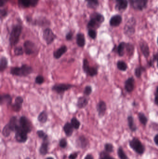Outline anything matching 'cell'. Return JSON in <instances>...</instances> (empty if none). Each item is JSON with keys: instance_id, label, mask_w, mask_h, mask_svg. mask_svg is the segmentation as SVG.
<instances>
[{"instance_id": "obj_6", "label": "cell", "mask_w": 158, "mask_h": 159, "mask_svg": "<svg viewBox=\"0 0 158 159\" xmlns=\"http://www.w3.org/2000/svg\"><path fill=\"white\" fill-rule=\"evenodd\" d=\"M83 70L89 76H94L98 74L97 69L94 67H92L89 65L88 61L86 59H84L83 61V66H82Z\"/></svg>"}, {"instance_id": "obj_29", "label": "cell", "mask_w": 158, "mask_h": 159, "mask_svg": "<svg viewBox=\"0 0 158 159\" xmlns=\"http://www.w3.org/2000/svg\"><path fill=\"white\" fill-rule=\"evenodd\" d=\"M47 115L45 111H43L40 113L38 116V120L40 123H45L47 120Z\"/></svg>"}, {"instance_id": "obj_39", "label": "cell", "mask_w": 158, "mask_h": 159, "mask_svg": "<svg viewBox=\"0 0 158 159\" xmlns=\"http://www.w3.org/2000/svg\"><path fill=\"white\" fill-rule=\"evenodd\" d=\"M104 148L106 152L108 153H112L113 151V145L111 143H106L104 146Z\"/></svg>"}, {"instance_id": "obj_23", "label": "cell", "mask_w": 158, "mask_h": 159, "mask_svg": "<svg viewBox=\"0 0 158 159\" xmlns=\"http://www.w3.org/2000/svg\"><path fill=\"white\" fill-rule=\"evenodd\" d=\"M77 43L79 47H84L85 44V36L82 33H78L77 35Z\"/></svg>"}, {"instance_id": "obj_27", "label": "cell", "mask_w": 158, "mask_h": 159, "mask_svg": "<svg viewBox=\"0 0 158 159\" xmlns=\"http://www.w3.org/2000/svg\"><path fill=\"white\" fill-rule=\"evenodd\" d=\"M87 2V6L89 8L95 9L98 6V0H85Z\"/></svg>"}, {"instance_id": "obj_45", "label": "cell", "mask_w": 158, "mask_h": 159, "mask_svg": "<svg viewBox=\"0 0 158 159\" xmlns=\"http://www.w3.org/2000/svg\"><path fill=\"white\" fill-rule=\"evenodd\" d=\"M60 146L61 148H64L67 146V141L65 139H62L60 141Z\"/></svg>"}, {"instance_id": "obj_33", "label": "cell", "mask_w": 158, "mask_h": 159, "mask_svg": "<svg viewBox=\"0 0 158 159\" xmlns=\"http://www.w3.org/2000/svg\"><path fill=\"white\" fill-rule=\"evenodd\" d=\"M138 117L141 123L145 126L147 124V122H148V119H147L146 116H145L144 114L142 113H139Z\"/></svg>"}, {"instance_id": "obj_9", "label": "cell", "mask_w": 158, "mask_h": 159, "mask_svg": "<svg viewBox=\"0 0 158 159\" xmlns=\"http://www.w3.org/2000/svg\"><path fill=\"white\" fill-rule=\"evenodd\" d=\"M15 133L16 134L15 137L17 141L19 142H25L28 139L27 136L28 133L22 130L20 127V125H19L17 128L16 129Z\"/></svg>"}, {"instance_id": "obj_4", "label": "cell", "mask_w": 158, "mask_h": 159, "mask_svg": "<svg viewBox=\"0 0 158 159\" xmlns=\"http://www.w3.org/2000/svg\"><path fill=\"white\" fill-rule=\"evenodd\" d=\"M129 144L130 148L139 155H142L144 152V146L137 138H134L130 141Z\"/></svg>"}, {"instance_id": "obj_44", "label": "cell", "mask_w": 158, "mask_h": 159, "mask_svg": "<svg viewBox=\"0 0 158 159\" xmlns=\"http://www.w3.org/2000/svg\"><path fill=\"white\" fill-rule=\"evenodd\" d=\"M143 69L141 67L137 68L135 70V74L137 77H140L143 71Z\"/></svg>"}, {"instance_id": "obj_52", "label": "cell", "mask_w": 158, "mask_h": 159, "mask_svg": "<svg viewBox=\"0 0 158 159\" xmlns=\"http://www.w3.org/2000/svg\"><path fill=\"white\" fill-rule=\"evenodd\" d=\"M46 159H54L53 158H52V157H48V158H46Z\"/></svg>"}, {"instance_id": "obj_13", "label": "cell", "mask_w": 158, "mask_h": 159, "mask_svg": "<svg viewBox=\"0 0 158 159\" xmlns=\"http://www.w3.org/2000/svg\"><path fill=\"white\" fill-rule=\"evenodd\" d=\"M128 5V1L127 0H117L116 4V10L121 11H125Z\"/></svg>"}, {"instance_id": "obj_34", "label": "cell", "mask_w": 158, "mask_h": 159, "mask_svg": "<svg viewBox=\"0 0 158 159\" xmlns=\"http://www.w3.org/2000/svg\"><path fill=\"white\" fill-rule=\"evenodd\" d=\"M117 66L119 70L121 71H126L128 67L125 62L123 61H119L117 63Z\"/></svg>"}, {"instance_id": "obj_17", "label": "cell", "mask_w": 158, "mask_h": 159, "mask_svg": "<svg viewBox=\"0 0 158 159\" xmlns=\"http://www.w3.org/2000/svg\"><path fill=\"white\" fill-rule=\"evenodd\" d=\"M67 51V48L65 45L61 46L60 48H58L57 50L55 51L53 53V56L55 59H58Z\"/></svg>"}, {"instance_id": "obj_8", "label": "cell", "mask_w": 158, "mask_h": 159, "mask_svg": "<svg viewBox=\"0 0 158 159\" xmlns=\"http://www.w3.org/2000/svg\"><path fill=\"white\" fill-rule=\"evenodd\" d=\"M19 124L22 130L26 133H29L32 130V126L30 121L25 116L21 117L19 120Z\"/></svg>"}, {"instance_id": "obj_51", "label": "cell", "mask_w": 158, "mask_h": 159, "mask_svg": "<svg viewBox=\"0 0 158 159\" xmlns=\"http://www.w3.org/2000/svg\"><path fill=\"white\" fill-rule=\"evenodd\" d=\"M7 12H5V13H4V15H7ZM3 14H2V13H1V16H2V15H3Z\"/></svg>"}, {"instance_id": "obj_55", "label": "cell", "mask_w": 158, "mask_h": 159, "mask_svg": "<svg viewBox=\"0 0 158 159\" xmlns=\"http://www.w3.org/2000/svg\"></svg>"}, {"instance_id": "obj_35", "label": "cell", "mask_w": 158, "mask_h": 159, "mask_svg": "<svg viewBox=\"0 0 158 159\" xmlns=\"http://www.w3.org/2000/svg\"><path fill=\"white\" fill-rule=\"evenodd\" d=\"M12 131L11 128L9 127V125L8 124L5 126L4 127L3 130H2V134L5 136V137H8L10 134L11 132Z\"/></svg>"}, {"instance_id": "obj_16", "label": "cell", "mask_w": 158, "mask_h": 159, "mask_svg": "<svg viewBox=\"0 0 158 159\" xmlns=\"http://www.w3.org/2000/svg\"><path fill=\"white\" fill-rule=\"evenodd\" d=\"M122 18L120 15H115L111 17L109 21L110 26L112 27H117L121 23Z\"/></svg>"}, {"instance_id": "obj_50", "label": "cell", "mask_w": 158, "mask_h": 159, "mask_svg": "<svg viewBox=\"0 0 158 159\" xmlns=\"http://www.w3.org/2000/svg\"><path fill=\"white\" fill-rule=\"evenodd\" d=\"M155 103L158 106V95H157L155 97Z\"/></svg>"}, {"instance_id": "obj_36", "label": "cell", "mask_w": 158, "mask_h": 159, "mask_svg": "<svg viewBox=\"0 0 158 159\" xmlns=\"http://www.w3.org/2000/svg\"><path fill=\"white\" fill-rule=\"evenodd\" d=\"M71 124L72 126H73V127L76 129V130H78L79 128V127L80 126V123L79 122V120L75 118V117H73L72 118L71 120Z\"/></svg>"}, {"instance_id": "obj_53", "label": "cell", "mask_w": 158, "mask_h": 159, "mask_svg": "<svg viewBox=\"0 0 158 159\" xmlns=\"http://www.w3.org/2000/svg\"><path fill=\"white\" fill-rule=\"evenodd\" d=\"M157 93H158V88H157Z\"/></svg>"}, {"instance_id": "obj_40", "label": "cell", "mask_w": 158, "mask_h": 159, "mask_svg": "<svg viewBox=\"0 0 158 159\" xmlns=\"http://www.w3.org/2000/svg\"><path fill=\"white\" fill-rule=\"evenodd\" d=\"M37 134L40 138L42 139L43 140H48V136L47 134L44 133L43 131L39 130L37 131Z\"/></svg>"}, {"instance_id": "obj_28", "label": "cell", "mask_w": 158, "mask_h": 159, "mask_svg": "<svg viewBox=\"0 0 158 159\" xmlns=\"http://www.w3.org/2000/svg\"><path fill=\"white\" fill-rule=\"evenodd\" d=\"M128 126L130 129L133 132L137 130V127L136 125L134 123V120L132 116L128 117Z\"/></svg>"}, {"instance_id": "obj_11", "label": "cell", "mask_w": 158, "mask_h": 159, "mask_svg": "<svg viewBox=\"0 0 158 159\" xmlns=\"http://www.w3.org/2000/svg\"><path fill=\"white\" fill-rule=\"evenodd\" d=\"M24 51L26 54L30 55L35 53L36 47L34 43L30 41H26L24 44Z\"/></svg>"}, {"instance_id": "obj_21", "label": "cell", "mask_w": 158, "mask_h": 159, "mask_svg": "<svg viewBox=\"0 0 158 159\" xmlns=\"http://www.w3.org/2000/svg\"><path fill=\"white\" fill-rule=\"evenodd\" d=\"M141 50L143 53V55L145 56L146 57H148L149 55V47L148 46V44L144 41H142L140 44Z\"/></svg>"}, {"instance_id": "obj_18", "label": "cell", "mask_w": 158, "mask_h": 159, "mask_svg": "<svg viewBox=\"0 0 158 159\" xmlns=\"http://www.w3.org/2000/svg\"><path fill=\"white\" fill-rule=\"evenodd\" d=\"M134 79L133 77L128 78L125 83V88L128 92H131L134 90Z\"/></svg>"}, {"instance_id": "obj_38", "label": "cell", "mask_w": 158, "mask_h": 159, "mask_svg": "<svg viewBox=\"0 0 158 159\" xmlns=\"http://www.w3.org/2000/svg\"><path fill=\"white\" fill-rule=\"evenodd\" d=\"M14 53H15V55L16 56L22 55L24 53L23 48L21 47H16L14 50Z\"/></svg>"}, {"instance_id": "obj_22", "label": "cell", "mask_w": 158, "mask_h": 159, "mask_svg": "<svg viewBox=\"0 0 158 159\" xmlns=\"http://www.w3.org/2000/svg\"><path fill=\"white\" fill-rule=\"evenodd\" d=\"M73 128L74 127H73L71 123H65L64 127V130L66 135L69 137L72 135L73 132Z\"/></svg>"}, {"instance_id": "obj_19", "label": "cell", "mask_w": 158, "mask_h": 159, "mask_svg": "<svg viewBox=\"0 0 158 159\" xmlns=\"http://www.w3.org/2000/svg\"><path fill=\"white\" fill-rule=\"evenodd\" d=\"M12 99L10 95L8 94H3L1 96V105L6 104L7 105H10L12 103Z\"/></svg>"}, {"instance_id": "obj_20", "label": "cell", "mask_w": 158, "mask_h": 159, "mask_svg": "<svg viewBox=\"0 0 158 159\" xmlns=\"http://www.w3.org/2000/svg\"><path fill=\"white\" fill-rule=\"evenodd\" d=\"M9 127L11 128L12 131H15L19 125L17 124V119L15 116H13L11 118L9 123L8 124Z\"/></svg>"}, {"instance_id": "obj_32", "label": "cell", "mask_w": 158, "mask_h": 159, "mask_svg": "<svg viewBox=\"0 0 158 159\" xmlns=\"http://www.w3.org/2000/svg\"><path fill=\"white\" fill-rule=\"evenodd\" d=\"M117 155L118 157L120 159H128L127 156L126 155V153L124 152V151L123 150V148L119 147V148L117 150Z\"/></svg>"}, {"instance_id": "obj_31", "label": "cell", "mask_w": 158, "mask_h": 159, "mask_svg": "<svg viewBox=\"0 0 158 159\" xmlns=\"http://www.w3.org/2000/svg\"><path fill=\"white\" fill-rule=\"evenodd\" d=\"M126 47V43L123 42L119 44L117 48V52L120 56H123L124 55V51Z\"/></svg>"}, {"instance_id": "obj_12", "label": "cell", "mask_w": 158, "mask_h": 159, "mask_svg": "<svg viewBox=\"0 0 158 159\" xmlns=\"http://www.w3.org/2000/svg\"><path fill=\"white\" fill-rule=\"evenodd\" d=\"M23 102L24 100H23V98L21 96H18L15 99V103H14L12 106V109L15 112L20 111L21 109Z\"/></svg>"}, {"instance_id": "obj_3", "label": "cell", "mask_w": 158, "mask_h": 159, "mask_svg": "<svg viewBox=\"0 0 158 159\" xmlns=\"http://www.w3.org/2000/svg\"><path fill=\"white\" fill-rule=\"evenodd\" d=\"M104 21V17L103 15L98 13H95L91 16L87 27L89 29H98Z\"/></svg>"}, {"instance_id": "obj_49", "label": "cell", "mask_w": 158, "mask_h": 159, "mask_svg": "<svg viewBox=\"0 0 158 159\" xmlns=\"http://www.w3.org/2000/svg\"><path fill=\"white\" fill-rule=\"evenodd\" d=\"M85 159H93V157L92 155H87L86 157H85Z\"/></svg>"}, {"instance_id": "obj_43", "label": "cell", "mask_w": 158, "mask_h": 159, "mask_svg": "<svg viewBox=\"0 0 158 159\" xmlns=\"http://www.w3.org/2000/svg\"><path fill=\"white\" fill-rule=\"evenodd\" d=\"M44 81V78L41 76H38L35 79V83L38 84H41Z\"/></svg>"}, {"instance_id": "obj_24", "label": "cell", "mask_w": 158, "mask_h": 159, "mask_svg": "<svg viewBox=\"0 0 158 159\" xmlns=\"http://www.w3.org/2000/svg\"><path fill=\"white\" fill-rule=\"evenodd\" d=\"M88 104V100L85 97H81L78 101V106L79 109H83L87 106Z\"/></svg>"}, {"instance_id": "obj_47", "label": "cell", "mask_w": 158, "mask_h": 159, "mask_svg": "<svg viewBox=\"0 0 158 159\" xmlns=\"http://www.w3.org/2000/svg\"><path fill=\"white\" fill-rule=\"evenodd\" d=\"M78 153H73L70 155L69 156V159H76L78 156Z\"/></svg>"}, {"instance_id": "obj_26", "label": "cell", "mask_w": 158, "mask_h": 159, "mask_svg": "<svg viewBox=\"0 0 158 159\" xmlns=\"http://www.w3.org/2000/svg\"><path fill=\"white\" fill-rule=\"evenodd\" d=\"M8 63V62L7 59L4 56H2L0 61V70L1 72H2L7 69Z\"/></svg>"}, {"instance_id": "obj_2", "label": "cell", "mask_w": 158, "mask_h": 159, "mask_svg": "<svg viewBox=\"0 0 158 159\" xmlns=\"http://www.w3.org/2000/svg\"><path fill=\"white\" fill-rule=\"evenodd\" d=\"M22 30V27L21 25L17 24L13 27L9 37V43L12 46H15L18 43Z\"/></svg>"}, {"instance_id": "obj_14", "label": "cell", "mask_w": 158, "mask_h": 159, "mask_svg": "<svg viewBox=\"0 0 158 159\" xmlns=\"http://www.w3.org/2000/svg\"><path fill=\"white\" fill-rule=\"evenodd\" d=\"M96 109L98 113L99 116L100 117H103L105 115L106 111V104L105 103V102L101 101L98 103Z\"/></svg>"}, {"instance_id": "obj_15", "label": "cell", "mask_w": 158, "mask_h": 159, "mask_svg": "<svg viewBox=\"0 0 158 159\" xmlns=\"http://www.w3.org/2000/svg\"><path fill=\"white\" fill-rule=\"evenodd\" d=\"M39 0H19V3L26 8L35 7L38 4Z\"/></svg>"}, {"instance_id": "obj_48", "label": "cell", "mask_w": 158, "mask_h": 159, "mask_svg": "<svg viewBox=\"0 0 158 159\" xmlns=\"http://www.w3.org/2000/svg\"><path fill=\"white\" fill-rule=\"evenodd\" d=\"M154 141L156 145L158 146V134H156L154 138Z\"/></svg>"}, {"instance_id": "obj_30", "label": "cell", "mask_w": 158, "mask_h": 159, "mask_svg": "<svg viewBox=\"0 0 158 159\" xmlns=\"http://www.w3.org/2000/svg\"><path fill=\"white\" fill-rule=\"evenodd\" d=\"M133 22L130 23V22H128L127 25L125 27V32L128 34H132L134 32V29L133 27Z\"/></svg>"}, {"instance_id": "obj_5", "label": "cell", "mask_w": 158, "mask_h": 159, "mask_svg": "<svg viewBox=\"0 0 158 159\" xmlns=\"http://www.w3.org/2000/svg\"><path fill=\"white\" fill-rule=\"evenodd\" d=\"M43 37L44 40L48 45L51 44L53 43L55 38H56V35L52 31V30L49 28H46L44 30L43 32Z\"/></svg>"}, {"instance_id": "obj_42", "label": "cell", "mask_w": 158, "mask_h": 159, "mask_svg": "<svg viewBox=\"0 0 158 159\" xmlns=\"http://www.w3.org/2000/svg\"><path fill=\"white\" fill-rule=\"evenodd\" d=\"M92 88L91 86H87L85 87V90H84V93L85 95L88 96L90 95L91 93H92Z\"/></svg>"}, {"instance_id": "obj_25", "label": "cell", "mask_w": 158, "mask_h": 159, "mask_svg": "<svg viewBox=\"0 0 158 159\" xmlns=\"http://www.w3.org/2000/svg\"><path fill=\"white\" fill-rule=\"evenodd\" d=\"M48 140H43V142L40 146V153L41 155H45L47 153L48 151Z\"/></svg>"}, {"instance_id": "obj_10", "label": "cell", "mask_w": 158, "mask_h": 159, "mask_svg": "<svg viewBox=\"0 0 158 159\" xmlns=\"http://www.w3.org/2000/svg\"><path fill=\"white\" fill-rule=\"evenodd\" d=\"M130 1L133 8L142 11L147 5L148 0H130Z\"/></svg>"}, {"instance_id": "obj_37", "label": "cell", "mask_w": 158, "mask_h": 159, "mask_svg": "<svg viewBox=\"0 0 158 159\" xmlns=\"http://www.w3.org/2000/svg\"><path fill=\"white\" fill-rule=\"evenodd\" d=\"M100 159H116L111 157L108 153L106 151H103L100 154Z\"/></svg>"}, {"instance_id": "obj_56", "label": "cell", "mask_w": 158, "mask_h": 159, "mask_svg": "<svg viewBox=\"0 0 158 159\" xmlns=\"http://www.w3.org/2000/svg\"></svg>"}, {"instance_id": "obj_54", "label": "cell", "mask_w": 158, "mask_h": 159, "mask_svg": "<svg viewBox=\"0 0 158 159\" xmlns=\"http://www.w3.org/2000/svg\"><path fill=\"white\" fill-rule=\"evenodd\" d=\"M26 159H30V158H26Z\"/></svg>"}, {"instance_id": "obj_1", "label": "cell", "mask_w": 158, "mask_h": 159, "mask_svg": "<svg viewBox=\"0 0 158 159\" xmlns=\"http://www.w3.org/2000/svg\"><path fill=\"white\" fill-rule=\"evenodd\" d=\"M33 72L32 68L26 64L22 65L21 67H13L10 70L11 74L18 76H27Z\"/></svg>"}, {"instance_id": "obj_46", "label": "cell", "mask_w": 158, "mask_h": 159, "mask_svg": "<svg viewBox=\"0 0 158 159\" xmlns=\"http://www.w3.org/2000/svg\"><path fill=\"white\" fill-rule=\"evenodd\" d=\"M73 36V34L71 31H70L69 33H68L66 35V39L67 41H71L72 40V37Z\"/></svg>"}, {"instance_id": "obj_41", "label": "cell", "mask_w": 158, "mask_h": 159, "mask_svg": "<svg viewBox=\"0 0 158 159\" xmlns=\"http://www.w3.org/2000/svg\"><path fill=\"white\" fill-rule=\"evenodd\" d=\"M88 35L91 39H95L96 37V32L93 29H89L88 31Z\"/></svg>"}, {"instance_id": "obj_7", "label": "cell", "mask_w": 158, "mask_h": 159, "mask_svg": "<svg viewBox=\"0 0 158 159\" xmlns=\"http://www.w3.org/2000/svg\"><path fill=\"white\" fill-rule=\"evenodd\" d=\"M73 87V85L69 84H57L53 86L52 89L58 94H63L64 92L68 90Z\"/></svg>"}]
</instances>
